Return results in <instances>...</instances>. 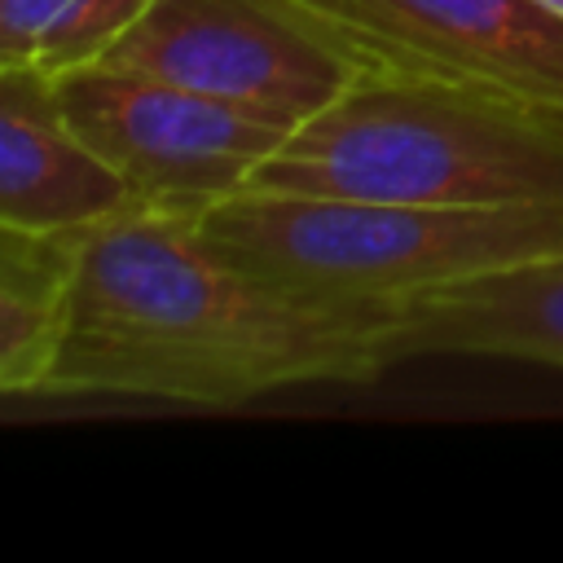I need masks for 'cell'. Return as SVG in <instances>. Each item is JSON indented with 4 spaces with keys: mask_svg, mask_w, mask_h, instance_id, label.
I'll return each mask as SVG.
<instances>
[{
    "mask_svg": "<svg viewBox=\"0 0 563 563\" xmlns=\"http://www.w3.org/2000/svg\"><path fill=\"white\" fill-rule=\"evenodd\" d=\"M391 312L295 299L216 251L198 220L123 207L79 233L70 325L44 396L242 405L295 383H365Z\"/></svg>",
    "mask_w": 563,
    "mask_h": 563,
    "instance_id": "obj_1",
    "label": "cell"
},
{
    "mask_svg": "<svg viewBox=\"0 0 563 563\" xmlns=\"http://www.w3.org/2000/svg\"><path fill=\"white\" fill-rule=\"evenodd\" d=\"M251 194L563 207V106L369 62L246 180Z\"/></svg>",
    "mask_w": 563,
    "mask_h": 563,
    "instance_id": "obj_2",
    "label": "cell"
},
{
    "mask_svg": "<svg viewBox=\"0 0 563 563\" xmlns=\"http://www.w3.org/2000/svg\"><path fill=\"white\" fill-rule=\"evenodd\" d=\"M198 229L238 268L295 299L374 312L563 255V207H427L242 189L216 202Z\"/></svg>",
    "mask_w": 563,
    "mask_h": 563,
    "instance_id": "obj_3",
    "label": "cell"
},
{
    "mask_svg": "<svg viewBox=\"0 0 563 563\" xmlns=\"http://www.w3.org/2000/svg\"><path fill=\"white\" fill-rule=\"evenodd\" d=\"M101 66L299 128L369 62L295 0H150Z\"/></svg>",
    "mask_w": 563,
    "mask_h": 563,
    "instance_id": "obj_4",
    "label": "cell"
},
{
    "mask_svg": "<svg viewBox=\"0 0 563 563\" xmlns=\"http://www.w3.org/2000/svg\"><path fill=\"white\" fill-rule=\"evenodd\" d=\"M53 101L128 180L136 207L180 220H202L216 202L242 194L295 132L229 101L101 62L53 79Z\"/></svg>",
    "mask_w": 563,
    "mask_h": 563,
    "instance_id": "obj_5",
    "label": "cell"
},
{
    "mask_svg": "<svg viewBox=\"0 0 563 563\" xmlns=\"http://www.w3.org/2000/svg\"><path fill=\"white\" fill-rule=\"evenodd\" d=\"M365 62L563 106V18L537 0H295Z\"/></svg>",
    "mask_w": 563,
    "mask_h": 563,
    "instance_id": "obj_6",
    "label": "cell"
},
{
    "mask_svg": "<svg viewBox=\"0 0 563 563\" xmlns=\"http://www.w3.org/2000/svg\"><path fill=\"white\" fill-rule=\"evenodd\" d=\"M123 207H132L128 180L62 119L53 84L0 70V224L66 233Z\"/></svg>",
    "mask_w": 563,
    "mask_h": 563,
    "instance_id": "obj_7",
    "label": "cell"
},
{
    "mask_svg": "<svg viewBox=\"0 0 563 563\" xmlns=\"http://www.w3.org/2000/svg\"><path fill=\"white\" fill-rule=\"evenodd\" d=\"M391 356L462 352L563 369V255L479 273L391 308Z\"/></svg>",
    "mask_w": 563,
    "mask_h": 563,
    "instance_id": "obj_8",
    "label": "cell"
},
{
    "mask_svg": "<svg viewBox=\"0 0 563 563\" xmlns=\"http://www.w3.org/2000/svg\"><path fill=\"white\" fill-rule=\"evenodd\" d=\"M79 233L0 224V391L44 396L70 325Z\"/></svg>",
    "mask_w": 563,
    "mask_h": 563,
    "instance_id": "obj_9",
    "label": "cell"
},
{
    "mask_svg": "<svg viewBox=\"0 0 563 563\" xmlns=\"http://www.w3.org/2000/svg\"><path fill=\"white\" fill-rule=\"evenodd\" d=\"M150 0H0V70L62 79L97 66Z\"/></svg>",
    "mask_w": 563,
    "mask_h": 563,
    "instance_id": "obj_10",
    "label": "cell"
},
{
    "mask_svg": "<svg viewBox=\"0 0 563 563\" xmlns=\"http://www.w3.org/2000/svg\"><path fill=\"white\" fill-rule=\"evenodd\" d=\"M537 4H541V9H550L554 18H563V0H537Z\"/></svg>",
    "mask_w": 563,
    "mask_h": 563,
    "instance_id": "obj_11",
    "label": "cell"
}]
</instances>
